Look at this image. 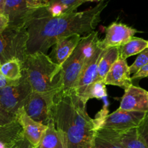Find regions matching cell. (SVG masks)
<instances>
[{
  "label": "cell",
  "mask_w": 148,
  "mask_h": 148,
  "mask_svg": "<svg viewBox=\"0 0 148 148\" xmlns=\"http://www.w3.org/2000/svg\"><path fill=\"white\" fill-rule=\"evenodd\" d=\"M108 1H101L85 11L51 17L43 9L35 10L25 24L28 33L27 53H46L60 38L74 34H90L101 21Z\"/></svg>",
  "instance_id": "6da1fadb"
},
{
  "label": "cell",
  "mask_w": 148,
  "mask_h": 148,
  "mask_svg": "<svg viewBox=\"0 0 148 148\" xmlns=\"http://www.w3.org/2000/svg\"><path fill=\"white\" fill-rule=\"evenodd\" d=\"M52 119L64 135L67 148H92L97 132L94 119L88 114L86 104L75 92L56 95Z\"/></svg>",
  "instance_id": "7a4b0ae2"
},
{
  "label": "cell",
  "mask_w": 148,
  "mask_h": 148,
  "mask_svg": "<svg viewBox=\"0 0 148 148\" xmlns=\"http://www.w3.org/2000/svg\"><path fill=\"white\" fill-rule=\"evenodd\" d=\"M23 70L34 92H60L63 89L62 67L46 53L36 52L27 54L23 62Z\"/></svg>",
  "instance_id": "3957f363"
},
{
  "label": "cell",
  "mask_w": 148,
  "mask_h": 148,
  "mask_svg": "<svg viewBox=\"0 0 148 148\" xmlns=\"http://www.w3.org/2000/svg\"><path fill=\"white\" fill-rule=\"evenodd\" d=\"M28 33L25 27H10L0 34V62L1 64L18 59L23 62L27 53Z\"/></svg>",
  "instance_id": "277c9868"
},
{
  "label": "cell",
  "mask_w": 148,
  "mask_h": 148,
  "mask_svg": "<svg viewBox=\"0 0 148 148\" xmlns=\"http://www.w3.org/2000/svg\"><path fill=\"white\" fill-rule=\"evenodd\" d=\"M32 92L31 85L23 70V77L17 84L0 89V103L8 112L16 116L19 110L24 108Z\"/></svg>",
  "instance_id": "5b68a950"
},
{
  "label": "cell",
  "mask_w": 148,
  "mask_h": 148,
  "mask_svg": "<svg viewBox=\"0 0 148 148\" xmlns=\"http://www.w3.org/2000/svg\"><path fill=\"white\" fill-rule=\"evenodd\" d=\"M58 92L40 93L33 91L25 104V111L32 119L47 126L53 119L54 98Z\"/></svg>",
  "instance_id": "8992f818"
},
{
  "label": "cell",
  "mask_w": 148,
  "mask_h": 148,
  "mask_svg": "<svg viewBox=\"0 0 148 148\" xmlns=\"http://www.w3.org/2000/svg\"><path fill=\"white\" fill-rule=\"evenodd\" d=\"M146 114L147 112L124 111L117 109L112 114H108L101 129L124 132L137 128L145 119Z\"/></svg>",
  "instance_id": "52a82bcc"
},
{
  "label": "cell",
  "mask_w": 148,
  "mask_h": 148,
  "mask_svg": "<svg viewBox=\"0 0 148 148\" xmlns=\"http://www.w3.org/2000/svg\"><path fill=\"white\" fill-rule=\"evenodd\" d=\"M85 64V59L77 45L70 57L62 66L63 74V89L62 92L63 93L68 94L74 92V88Z\"/></svg>",
  "instance_id": "ba28073f"
},
{
  "label": "cell",
  "mask_w": 148,
  "mask_h": 148,
  "mask_svg": "<svg viewBox=\"0 0 148 148\" xmlns=\"http://www.w3.org/2000/svg\"><path fill=\"white\" fill-rule=\"evenodd\" d=\"M137 30L123 23H113L106 29V36L99 41V47L108 49L113 47H121L130 41Z\"/></svg>",
  "instance_id": "9c48e42d"
},
{
  "label": "cell",
  "mask_w": 148,
  "mask_h": 148,
  "mask_svg": "<svg viewBox=\"0 0 148 148\" xmlns=\"http://www.w3.org/2000/svg\"><path fill=\"white\" fill-rule=\"evenodd\" d=\"M118 109L124 111L148 112V92L140 87L131 85L125 90Z\"/></svg>",
  "instance_id": "30bf717a"
},
{
  "label": "cell",
  "mask_w": 148,
  "mask_h": 148,
  "mask_svg": "<svg viewBox=\"0 0 148 148\" xmlns=\"http://www.w3.org/2000/svg\"><path fill=\"white\" fill-rule=\"evenodd\" d=\"M16 119L23 128L25 137L33 147H37L48 126L32 119L25 112L24 108L19 110L16 114Z\"/></svg>",
  "instance_id": "8fae6325"
},
{
  "label": "cell",
  "mask_w": 148,
  "mask_h": 148,
  "mask_svg": "<svg viewBox=\"0 0 148 148\" xmlns=\"http://www.w3.org/2000/svg\"><path fill=\"white\" fill-rule=\"evenodd\" d=\"M35 10H30L25 0H5L4 15L10 27H25V24Z\"/></svg>",
  "instance_id": "7c38bea8"
},
{
  "label": "cell",
  "mask_w": 148,
  "mask_h": 148,
  "mask_svg": "<svg viewBox=\"0 0 148 148\" xmlns=\"http://www.w3.org/2000/svg\"><path fill=\"white\" fill-rule=\"evenodd\" d=\"M106 50V49H103L102 48L98 47L93 57L84 66L77 82L74 88V92L77 96L80 97L84 93L88 85L95 80L98 74V65Z\"/></svg>",
  "instance_id": "4fadbf2b"
},
{
  "label": "cell",
  "mask_w": 148,
  "mask_h": 148,
  "mask_svg": "<svg viewBox=\"0 0 148 148\" xmlns=\"http://www.w3.org/2000/svg\"><path fill=\"white\" fill-rule=\"evenodd\" d=\"M81 37L79 34H74L59 39L53 46L51 52L49 56L54 63L62 66L65 62L70 57L80 41Z\"/></svg>",
  "instance_id": "5bb4252c"
},
{
  "label": "cell",
  "mask_w": 148,
  "mask_h": 148,
  "mask_svg": "<svg viewBox=\"0 0 148 148\" xmlns=\"http://www.w3.org/2000/svg\"><path fill=\"white\" fill-rule=\"evenodd\" d=\"M130 66L127 60L119 59L111 67L107 74L104 83L106 85H115L127 90L132 85V79L130 77Z\"/></svg>",
  "instance_id": "9a60e30c"
},
{
  "label": "cell",
  "mask_w": 148,
  "mask_h": 148,
  "mask_svg": "<svg viewBox=\"0 0 148 148\" xmlns=\"http://www.w3.org/2000/svg\"><path fill=\"white\" fill-rule=\"evenodd\" d=\"M36 148H67L66 139L63 133L57 130L52 119Z\"/></svg>",
  "instance_id": "2e32d148"
},
{
  "label": "cell",
  "mask_w": 148,
  "mask_h": 148,
  "mask_svg": "<svg viewBox=\"0 0 148 148\" xmlns=\"http://www.w3.org/2000/svg\"><path fill=\"white\" fill-rule=\"evenodd\" d=\"M83 3L82 0H51L49 7L43 9L51 17H60L75 12Z\"/></svg>",
  "instance_id": "e0dca14e"
},
{
  "label": "cell",
  "mask_w": 148,
  "mask_h": 148,
  "mask_svg": "<svg viewBox=\"0 0 148 148\" xmlns=\"http://www.w3.org/2000/svg\"><path fill=\"white\" fill-rule=\"evenodd\" d=\"M119 59V48L113 47L106 50L103 56L100 61L98 74L94 82L103 81L113 65Z\"/></svg>",
  "instance_id": "ac0fdd59"
},
{
  "label": "cell",
  "mask_w": 148,
  "mask_h": 148,
  "mask_svg": "<svg viewBox=\"0 0 148 148\" xmlns=\"http://www.w3.org/2000/svg\"><path fill=\"white\" fill-rule=\"evenodd\" d=\"M113 132L118 141L124 148H147L137 128L124 132Z\"/></svg>",
  "instance_id": "d6986e66"
},
{
  "label": "cell",
  "mask_w": 148,
  "mask_h": 148,
  "mask_svg": "<svg viewBox=\"0 0 148 148\" xmlns=\"http://www.w3.org/2000/svg\"><path fill=\"white\" fill-rule=\"evenodd\" d=\"M100 40L98 39V32L93 31L90 34L82 37L78 47L82 53L85 64L94 56L98 49Z\"/></svg>",
  "instance_id": "ffe728a7"
},
{
  "label": "cell",
  "mask_w": 148,
  "mask_h": 148,
  "mask_svg": "<svg viewBox=\"0 0 148 148\" xmlns=\"http://www.w3.org/2000/svg\"><path fill=\"white\" fill-rule=\"evenodd\" d=\"M92 148H124L118 141L112 130L101 129L97 131Z\"/></svg>",
  "instance_id": "44dd1931"
},
{
  "label": "cell",
  "mask_w": 148,
  "mask_h": 148,
  "mask_svg": "<svg viewBox=\"0 0 148 148\" xmlns=\"http://www.w3.org/2000/svg\"><path fill=\"white\" fill-rule=\"evenodd\" d=\"M23 136V128L17 120L10 124L0 126V141L13 145Z\"/></svg>",
  "instance_id": "7402d4cb"
},
{
  "label": "cell",
  "mask_w": 148,
  "mask_h": 148,
  "mask_svg": "<svg viewBox=\"0 0 148 148\" xmlns=\"http://www.w3.org/2000/svg\"><path fill=\"white\" fill-rule=\"evenodd\" d=\"M147 40L140 38L133 37L124 46L119 47V59H125L133 55L138 54L147 49Z\"/></svg>",
  "instance_id": "603a6c76"
},
{
  "label": "cell",
  "mask_w": 148,
  "mask_h": 148,
  "mask_svg": "<svg viewBox=\"0 0 148 148\" xmlns=\"http://www.w3.org/2000/svg\"><path fill=\"white\" fill-rule=\"evenodd\" d=\"M1 74L12 81L20 80L23 77V62L18 59H13L1 64Z\"/></svg>",
  "instance_id": "cb8c5ba5"
},
{
  "label": "cell",
  "mask_w": 148,
  "mask_h": 148,
  "mask_svg": "<svg viewBox=\"0 0 148 148\" xmlns=\"http://www.w3.org/2000/svg\"><path fill=\"white\" fill-rule=\"evenodd\" d=\"M106 97V85L104 83L103 81H99V82H93L88 85L84 93L79 97V98L82 100V102L87 104V102L90 99L92 98L101 99Z\"/></svg>",
  "instance_id": "d4e9b609"
},
{
  "label": "cell",
  "mask_w": 148,
  "mask_h": 148,
  "mask_svg": "<svg viewBox=\"0 0 148 148\" xmlns=\"http://www.w3.org/2000/svg\"><path fill=\"white\" fill-rule=\"evenodd\" d=\"M147 64H148V47L139 53L134 63L130 66V73L134 75Z\"/></svg>",
  "instance_id": "484cf974"
},
{
  "label": "cell",
  "mask_w": 148,
  "mask_h": 148,
  "mask_svg": "<svg viewBox=\"0 0 148 148\" xmlns=\"http://www.w3.org/2000/svg\"><path fill=\"white\" fill-rule=\"evenodd\" d=\"M137 129L139 134L145 143L147 148H148V112H147L145 119Z\"/></svg>",
  "instance_id": "4316f807"
},
{
  "label": "cell",
  "mask_w": 148,
  "mask_h": 148,
  "mask_svg": "<svg viewBox=\"0 0 148 148\" xmlns=\"http://www.w3.org/2000/svg\"><path fill=\"white\" fill-rule=\"evenodd\" d=\"M16 120V116L8 112L0 103V126L10 124Z\"/></svg>",
  "instance_id": "83f0119b"
},
{
  "label": "cell",
  "mask_w": 148,
  "mask_h": 148,
  "mask_svg": "<svg viewBox=\"0 0 148 148\" xmlns=\"http://www.w3.org/2000/svg\"><path fill=\"white\" fill-rule=\"evenodd\" d=\"M51 0H25L26 4L30 10H37L48 7Z\"/></svg>",
  "instance_id": "f1b7e54d"
},
{
  "label": "cell",
  "mask_w": 148,
  "mask_h": 148,
  "mask_svg": "<svg viewBox=\"0 0 148 148\" xmlns=\"http://www.w3.org/2000/svg\"><path fill=\"white\" fill-rule=\"evenodd\" d=\"M108 111L107 109L106 106H104V108H103L101 111H100L97 114L96 116L94 119V121H95V126H96L97 130H100L102 127L103 124L105 121L106 119L108 116Z\"/></svg>",
  "instance_id": "f546056e"
},
{
  "label": "cell",
  "mask_w": 148,
  "mask_h": 148,
  "mask_svg": "<svg viewBox=\"0 0 148 148\" xmlns=\"http://www.w3.org/2000/svg\"><path fill=\"white\" fill-rule=\"evenodd\" d=\"M10 148H34L31 145L28 140L25 137V136L22 137L18 140L15 142Z\"/></svg>",
  "instance_id": "4dcf8cb0"
},
{
  "label": "cell",
  "mask_w": 148,
  "mask_h": 148,
  "mask_svg": "<svg viewBox=\"0 0 148 148\" xmlns=\"http://www.w3.org/2000/svg\"><path fill=\"white\" fill-rule=\"evenodd\" d=\"M0 66H1V62H0ZM19 81L20 80H17V81L10 80V79H8L7 78H6L5 77H4L2 74H1V70H0V89L6 88V87L11 86V85H15V84H17Z\"/></svg>",
  "instance_id": "1f68e13d"
},
{
  "label": "cell",
  "mask_w": 148,
  "mask_h": 148,
  "mask_svg": "<svg viewBox=\"0 0 148 148\" xmlns=\"http://www.w3.org/2000/svg\"><path fill=\"white\" fill-rule=\"evenodd\" d=\"M148 77V64L142 68L136 74L133 75L132 79L134 80L136 79H142V78Z\"/></svg>",
  "instance_id": "d6a6232c"
},
{
  "label": "cell",
  "mask_w": 148,
  "mask_h": 148,
  "mask_svg": "<svg viewBox=\"0 0 148 148\" xmlns=\"http://www.w3.org/2000/svg\"><path fill=\"white\" fill-rule=\"evenodd\" d=\"M9 26V20L4 14H0V34L3 33Z\"/></svg>",
  "instance_id": "836d02e7"
},
{
  "label": "cell",
  "mask_w": 148,
  "mask_h": 148,
  "mask_svg": "<svg viewBox=\"0 0 148 148\" xmlns=\"http://www.w3.org/2000/svg\"><path fill=\"white\" fill-rule=\"evenodd\" d=\"M4 6H5V0H0V14H4Z\"/></svg>",
  "instance_id": "e575fe53"
},
{
  "label": "cell",
  "mask_w": 148,
  "mask_h": 148,
  "mask_svg": "<svg viewBox=\"0 0 148 148\" xmlns=\"http://www.w3.org/2000/svg\"><path fill=\"white\" fill-rule=\"evenodd\" d=\"M83 2H88V1H98V2H101V1H105L106 0H82Z\"/></svg>",
  "instance_id": "d590c367"
},
{
  "label": "cell",
  "mask_w": 148,
  "mask_h": 148,
  "mask_svg": "<svg viewBox=\"0 0 148 148\" xmlns=\"http://www.w3.org/2000/svg\"><path fill=\"white\" fill-rule=\"evenodd\" d=\"M147 42H148V40H147ZM147 47H148V46H147Z\"/></svg>",
  "instance_id": "8d00e7d4"
}]
</instances>
